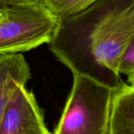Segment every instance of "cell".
Masks as SVG:
<instances>
[{"mask_svg":"<svg viewBox=\"0 0 134 134\" xmlns=\"http://www.w3.org/2000/svg\"><path fill=\"white\" fill-rule=\"evenodd\" d=\"M42 0H0V5H9L13 4H20V3H29L40 2Z\"/></svg>","mask_w":134,"mask_h":134,"instance_id":"9","label":"cell"},{"mask_svg":"<svg viewBox=\"0 0 134 134\" xmlns=\"http://www.w3.org/2000/svg\"><path fill=\"white\" fill-rule=\"evenodd\" d=\"M49 10L58 18L63 20L78 13L89 7L97 0H42Z\"/></svg>","mask_w":134,"mask_h":134,"instance_id":"7","label":"cell"},{"mask_svg":"<svg viewBox=\"0 0 134 134\" xmlns=\"http://www.w3.org/2000/svg\"><path fill=\"white\" fill-rule=\"evenodd\" d=\"M119 75L127 77V83L134 86V41L126 49L121 57L119 68Z\"/></svg>","mask_w":134,"mask_h":134,"instance_id":"8","label":"cell"},{"mask_svg":"<svg viewBox=\"0 0 134 134\" xmlns=\"http://www.w3.org/2000/svg\"><path fill=\"white\" fill-rule=\"evenodd\" d=\"M72 89L53 134H108L112 90L73 75Z\"/></svg>","mask_w":134,"mask_h":134,"instance_id":"2","label":"cell"},{"mask_svg":"<svg viewBox=\"0 0 134 134\" xmlns=\"http://www.w3.org/2000/svg\"><path fill=\"white\" fill-rule=\"evenodd\" d=\"M31 77L30 66L22 53H0V122L12 93Z\"/></svg>","mask_w":134,"mask_h":134,"instance_id":"6","label":"cell"},{"mask_svg":"<svg viewBox=\"0 0 134 134\" xmlns=\"http://www.w3.org/2000/svg\"><path fill=\"white\" fill-rule=\"evenodd\" d=\"M134 41V0H97L59 20L48 43L56 58L73 74L111 90L121 81L119 64Z\"/></svg>","mask_w":134,"mask_h":134,"instance_id":"1","label":"cell"},{"mask_svg":"<svg viewBox=\"0 0 134 134\" xmlns=\"http://www.w3.org/2000/svg\"><path fill=\"white\" fill-rule=\"evenodd\" d=\"M0 134H50L35 94L19 85L9 98L0 122Z\"/></svg>","mask_w":134,"mask_h":134,"instance_id":"4","label":"cell"},{"mask_svg":"<svg viewBox=\"0 0 134 134\" xmlns=\"http://www.w3.org/2000/svg\"><path fill=\"white\" fill-rule=\"evenodd\" d=\"M6 5H0V19L3 16L5 13V7Z\"/></svg>","mask_w":134,"mask_h":134,"instance_id":"10","label":"cell"},{"mask_svg":"<svg viewBox=\"0 0 134 134\" xmlns=\"http://www.w3.org/2000/svg\"><path fill=\"white\" fill-rule=\"evenodd\" d=\"M108 134H134V86L122 79L112 90Z\"/></svg>","mask_w":134,"mask_h":134,"instance_id":"5","label":"cell"},{"mask_svg":"<svg viewBox=\"0 0 134 134\" xmlns=\"http://www.w3.org/2000/svg\"><path fill=\"white\" fill-rule=\"evenodd\" d=\"M58 24L43 1L6 5L0 19V53H22L48 44Z\"/></svg>","mask_w":134,"mask_h":134,"instance_id":"3","label":"cell"}]
</instances>
